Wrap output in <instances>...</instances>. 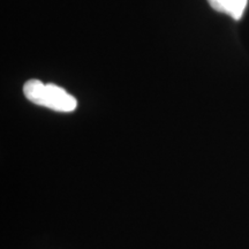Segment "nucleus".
<instances>
[{
	"label": "nucleus",
	"instance_id": "obj_1",
	"mask_svg": "<svg viewBox=\"0 0 249 249\" xmlns=\"http://www.w3.org/2000/svg\"><path fill=\"white\" fill-rule=\"evenodd\" d=\"M28 101L57 112H73L77 107L75 97L61 87L53 83H43L39 80H29L23 86Z\"/></svg>",
	"mask_w": 249,
	"mask_h": 249
},
{
	"label": "nucleus",
	"instance_id": "obj_2",
	"mask_svg": "<svg viewBox=\"0 0 249 249\" xmlns=\"http://www.w3.org/2000/svg\"><path fill=\"white\" fill-rule=\"evenodd\" d=\"M214 11L232 17L234 20H240L244 15L248 0H208Z\"/></svg>",
	"mask_w": 249,
	"mask_h": 249
}]
</instances>
